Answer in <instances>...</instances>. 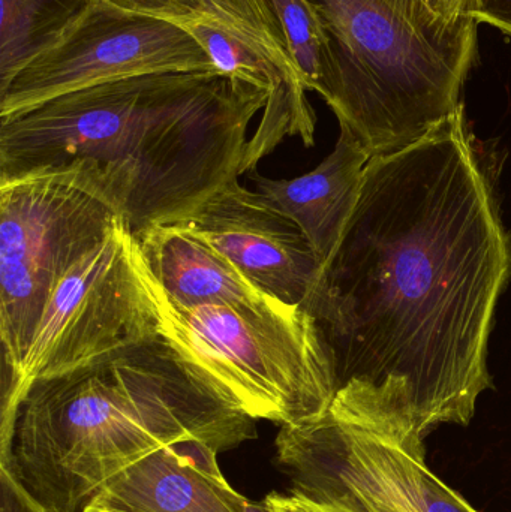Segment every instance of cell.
<instances>
[{
    "label": "cell",
    "instance_id": "cell-1",
    "mask_svg": "<svg viewBox=\"0 0 511 512\" xmlns=\"http://www.w3.org/2000/svg\"><path fill=\"white\" fill-rule=\"evenodd\" d=\"M511 236L464 105L372 156L359 203L302 307L335 376L333 420L425 456L492 387L488 349Z\"/></svg>",
    "mask_w": 511,
    "mask_h": 512
},
{
    "label": "cell",
    "instance_id": "cell-2",
    "mask_svg": "<svg viewBox=\"0 0 511 512\" xmlns=\"http://www.w3.org/2000/svg\"><path fill=\"white\" fill-rule=\"evenodd\" d=\"M270 92L218 72L108 81L0 117V183L68 174L134 237L242 176Z\"/></svg>",
    "mask_w": 511,
    "mask_h": 512
},
{
    "label": "cell",
    "instance_id": "cell-3",
    "mask_svg": "<svg viewBox=\"0 0 511 512\" xmlns=\"http://www.w3.org/2000/svg\"><path fill=\"white\" fill-rule=\"evenodd\" d=\"M255 421L155 334L35 382L0 468L47 510L83 512L149 454L192 439L222 453L255 438Z\"/></svg>",
    "mask_w": 511,
    "mask_h": 512
},
{
    "label": "cell",
    "instance_id": "cell-4",
    "mask_svg": "<svg viewBox=\"0 0 511 512\" xmlns=\"http://www.w3.org/2000/svg\"><path fill=\"white\" fill-rule=\"evenodd\" d=\"M338 69L327 102L371 156L416 143L462 107L479 23L444 27L420 0H312Z\"/></svg>",
    "mask_w": 511,
    "mask_h": 512
},
{
    "label": "cell",
    "instance_id": "cell-5",
    "mask_svg": "<svg viewBox=\"0 0 511 512\" xmlns=\"http://www.w3.org/2000/svg\"><path fill=\"white\" fill-rule=\"evenodd\" d=\"M143 274L158 334L228 403L281 426H308L329 414L335 376L317 325L302 306L279 300L180 306L144 259Z\"/></svg>",
    "mask_w": 511,
    "mask_h": 512
},
{
    "label": "cell",
    "instance_id": "cell-6",
    "mask_svg": "<svg viewBox=\"0 0 511 512\" xmlns=\"http://www.w3.org/2000/svg\"><path fill=\"white\" fill-rule=\"evenodd\" d=\"M119 219L68 174L0 183L2 388L17 378L63 277Z\"/></svg>",
    "mask_w": 511,
    "mask_h": 512
},
{
    "label": "cell",
    "instance_id": "cell-7",
    "mask_svg": "<svg viewBox=\"0 0 511 512\" xmlns=\"http://www.w3.org/2000/svg\"><path fill=\"white\" fill-rule=\"evenodd\" d=\"M158 334L137 239L117 221L107 239L57 286L17 378L2 388L0 451L35 382L75 369L119 346Z\"/></svg>",
    "mask_w": 511,
    "mask_h": 512
},
{
    "label": "cell",
    "instance_id": "cell-8",
    "mask_svg": "<svg viewBox=\"0 0 511 512\" xmlns=\"http://www.w3.org/2000/svg\"><path fill=\"white\" fill-rule=\"evenodd\" d=\"M165 72H218L180 24L93 0L53 47L0 89V117L108 81Z\"/></svg>",
    "mask_w": 511,
    "mask_h": 512
},
{
    "label": "cell",
    "instance_id": "cell-9",
    "mask_svg": "<svg viewBox=\"0 0 511 512\" xmlns=\"http://www.w3.org/2000/svg\"><path fill=\"white\" fill-rule=\"evenodd\" d=\"M276 451L293 489L314 499L371 502L390 512H479L429 471L425 456L329 414L282 426Z\"/></svg>",
    "mask_w": 511,
    "mask_h": 512
},
{
    "label": "cell",
    "instance_id": "cell-10",
    "mask_svg": "<svg viewBox=\"0 0 511 512\" xmlns=\"http://www.w3.org/2000/svg\"><path fill=\"white\" fill-rule=\"evenodd\" d=\"M176 224L209 243L261 291L291 306H302L321 270L300 228L260 192L243 188L239 177Z\"/></svg>",
    "mask_w": 511,
    "mask_h": 512
},
{
    "label": "cell",
    "instance_id": "cell-11",
    "mask_svg": "<svg viewBox=\"0 0 511 512\" xmlns=\"http://www.w3.org/2000/svg\"><path fill=\"white\" fill-rule=\"evenodd\" d=\"M218 454L197 439L161 448L117 475L83 512H246L248 499L225 480Z\"/></svg>",
    "mask_w": 511,
    "mask_h": 512
},
{
    "label": "cell",
    "instance_id": "cell-12",
    "mask_svg": "<svg viewBox=\"0 0 511 512\" xmlns=\"http://www.w3.org/2000/svg\"><path fill=\"white\" fill-rule=\"evenodd\" d=\"M371 158L341 129L335 150L311 173L273 180L252 171L251 180L257 192L300 228L323 265L338 246L359 203Z\"/></svg>",
    "mask_w": 511,
    "mask_h": 512
},
{
    "label": "cell",
    "instance_id": "cell-13",
    "mask_svg": "<svg viewBox=\"0 0 511 512\" xmlns=\"http://www.w3.org/2000/svg\"><path fill=\"white\" fill-rule=\"evenodd\" d=\"M135 239L162 291L180 306H257L276 300L257 288L209 243L177 224L155 225Z\"/></svg>",
    "mask_w": 511,
    "mask_h": 512
},
{
    "label": "cell",
    "instance_id": "cell-14",
    "mask_svg": "<svg viewBox=\"0 0 511 512\" xmlns=\"http://www.w3.org/2000/svg\"><path fill=\"white\" fill-rule=\"evenodd\" d=\"M126 11L155 15L174 23L204 20L236 36L252 51L272 62L291 89L306 98L299 71L267 0H105Z\"/></svg>",
    "mask_w": 511,
    "mask_h": 512
},
{
    "label": "cell",
    "instance_id": "cell-15",
    "mask_svg": "<svg viewBox=\"0 0 511 512\" xmlns=\"http://www.w3.org/2000/svg\"><path fill=\"white\" fill-rule=\"evenodd\" d=\"M0 89L53 47L93 0H0Z\"/></svg>",
    "mask_w": 511,
    "mask_h": 512
},
{
    "label": "cell",
    "instance_id": "cell-16",
    "mask_svg": "<svg viewBox=\"0 0 511 512\" xmlns=\"http://www.w3.org/2000/svg\"><path fill=\"white\" fill-rule=\"evenodd\" d=\"M299 71L305 89L329 102L335 92L338 69L332 39L312 0H267Z\"/></svg>",
    "mask_w": 511,
    "mask_h": 512
},
{
    "label": "cell",
    "instance_id": "cell-17",
    "mask_svg": "<svg viewBox=\"0 0 511 512\" xmlns=\"http://www.w3.org/2000/svg\"><path fill=\"white\" fill-rule=\"evenodd\" d=\"M264 504L272 512H360L339 502L311 498L294 489L291 490L290 495L270 493L264 499Z\"/></svg>",
    "mask_w": 511,
    "mask_h": 512
},
{
    "label": "cell",
    "instance_id": "cell-18",
    "mask_svg": "<svg viewBox=\"0 0 511 512\" xmlns=\"http://www.w3.org/2000/svg\"><path fill=\"white\" fill-rule=\"evenodd\" d=\"M477 2L479 0H420L429 15L444 27L476 23Z\"/></svg>",
    "mask_w": 511,
    "mask_h": 512
},
{
    "label": "cell",
    "instance_id": "cell-19",
    "mask_svg": "<svg viewBox=\"0 0 511 512\" xmlns=\"http://www.w3.org/2000/svg\"><path fill=\"white\" fill-rule=\"evenodd\" d=\"M0 512H53L39 504L6 468H0Z\"/></svg>",
    "mask_w": 511,
    "mask_h": 512
},
{
    "label": "cell",
    "instance_id": "cell-20",
    "mask_svg": "<svg viewBox=\"0 0 511 512\" xmlns=\"http://www.w3.org/2000/svg\"><path fill=\"white\" fill-rule=\"evenodd\" d=\"M474 18L511 38V0H479Z\"/></svg>",
    "mask_w": 511,
    "mask_h": 512
},
{
    "label": "cell",
    "instance_id": "cell-21",
    "mask_svg": "<svg viewBox=\"0 0 511 512\" xmlns=\"http://www.w3.org/2000/svg\"><path fill=\"white\" fill-rule=\"evenodd\" d=\"M339 502V504L347 505V507L353 508L360 512H390L384 510V508L378 507V505L371 504V502H359V501H332Z\"/></svg>",
    "mask_w": 511,
    "mask_h": 512
},
{
    "label": "cell",
    "instance_id": "cell-22",
    "mask_svg": "<svg viewBox=\"0 0 511 512\" xmlns=\"http://www.w3.org/2000/svg\"><path fill=\"white\" fill-rule=\"evenodd\" d=\"M246 512H272L269 508L266 507V504H254V502H249L246 505Z\"/></svg>",
    "mask_w": 511,
    "mask_h": 512
}]
</instances>
